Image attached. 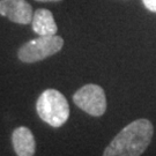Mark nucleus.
<instances>
[{
  "instance_id": "f257e3e1",
  "label": "nucleus",
  "mask_w": 156,
  "mask_h": 156,
  "mask_svg": "<svg viewBox=\"0 0 156 156\" xmlns=\"http://www.w3.org/2000/svg\"><path fill=\"white\" fill-rule=\"evenodd\" d=\"M154 126L151 120L136 119L119 132L108 145L103 156H140L151 145Z\"/></svg>"
},
{
  "instance_id": "f03ea898",
  "label": "nucleus",
  "mask_w": 156,
  "mask_h": 156,
  "mask_svg": "<svg viewBox=\"0 0 156 156\" xmlns=\"http://www.w3.org/2000/svg\"><path fill=\"white\" fill-rule=\"evenodd\" d=\"M39 118L52 127H60L69 117V105L66 97L56 89H46L36 102Z\"/></svg>"
},
{
  "instance_id": "7ed1b4c3",
  "label": "nucleus",
  "mask_w": 156,
  "mask_h": 156,
  "mask_svg": "<svg viewBox=\"0 0 156 156\" xmlns=\"http://www.w3.org/2000/svg\"><path fill=\"white\" fill-rule=\"evenodd\" d=\"M64 39L60 36H39L29 41L19 49L17 57L22 62L33 64L56 55L62 49Z\"/></svg>"
},
{
  "instance_id": "20e7f679",
  "label": "nucleus",
  "mask_w": 156,
  "mask_h": 156,
  "mask_svg": "<svg viewBox=\"0 0 156 156\" xmlns=\"http://www.w3.org/2000/svg\"><path fill=\"white\" fill-rule=\"evenodd\" d=\"M73 102L81 110L94 117H101L106 111L105 93L98 84L89 83L81 87L73 95Z\"/></svg>"
},
{
  "instance_id": "39448f33",
  "label": "nucleus",
  "mask_w": 156,
  "mask_h": 156,
  "mask_svg": "<svg viewBox=\"0 0 156 156\" xmlns=\"http://www.w3.org/2000/svg\"><path fill=\"white\" fill-rule=\"evenodd\" d=\"M0 15L19 24H28L33 21L34 11L26 0H0Z\"/></svg>"
},
{
  "instance_id": "423d86ee",
  "label": "nucleus",
  "mask_w": 156,
  "mask_h": 156,
  "mask_svg": "<svg viewBox=\"0 0 156 156\" xmlns=\"http://www.w3.org/2000/svg\"><path fill=\"white\" fill-rule=\"evenodd\" d=\"M13 148L17 156H34L36 141L33 132L26 126H19L12 133Z\"/></svg>"
},
{
  "instance_id": "0eeeda50",
  "label": "nucleus",
  "mask_w": 156,
  "mask_h": 156,
  "mask_svg": "<svg viewBox=\"0 0 156 156\" xmlns=\"http://www.w3.org/2000/svg\"><path fill=\"white\" fill-rule=\"evenodd\" d=\"M31 26L34 33H36L38 36H52L56 35L58 31L53 14L45 8L36 9L34 13Z\"/></svg>"
},
{
  "instance_id": "6e6552de",
  "label": "nucleus",
  "mask_w": 156,
  "mask_h": 156,
  "mask_svg": "<svg viewBox=\"0 0 156 156\" xmlns=\"http://www.w3.org/2000/svg\"><path fill=\"white\" fill-rule=\"evenodd\" d=\"M142 2L148 11L156 13V0H142Z\"/></svg>"
},
{
  "instance_id": "1a4fd4ad",
  "label": "nucleus",
  "mask_w": 156,
  "mask_h": 156,
  "mask_svg": "<svg viewBox=\"0 0 156 156\" xmlns=\"http://www.w3.org/2000/svg\"><path fill=\"white\" fill-rule=\"evenodd\" d=\"M36 1H42V2H49V1H55V2H57V1H62V0H36Z\"/></svg>"
}]
</instances>
